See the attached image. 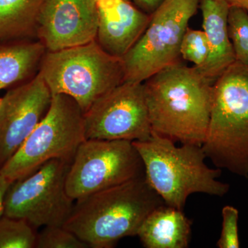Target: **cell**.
I'll return each mask as SVG.
<instances>
[{"mask_svg": "<svg viewBox=\"0 0 248 248\" xmlns=\"http://www.w3.org/2000/svg\"><path fill=\"white\" fill-rule=\"evenodd\" d=\"M46 52L45 46L38 40L0 42V90L35 76Z\"/></svg>", "mask_w": 248, "mask_h": 248, "instance_id": "cell-16", "label": "cell"}, {"mask_svg": "<svg viewBox=\"0 0 248 248\" xmlns=\"http://www.w3.org/2000/svg\"><path fill=\"white\" fill-rule=\"evenodd\" d=\"M37 234L26 220L0 216V248H35Z\"/></svg>", "mask_w": 248, "mask_h": 248, "instance_id": "cell-18", "label": "cell"}, {"mask_svg": "<svg viewBox=\"0 0 248 248\" xmlns=\"http://www.w3.org/2000/svg\"><path fill=\"white\" fill-rule=\"evenodd\" d=\"M71 162L50 160L35 172L13 182L5 195L3 215L26 220L35 229L63 226L76 202L66 187Z\"/></svg>", "mask_w": 248, "mask_h": 248, "instance_id": "cell-8", "label": "cell"}, {"mask_svg": "<svg viewBox=\"0 0 248 248\" xmlns=\"http://www.w3.org/2000/svg\"><path fill=\"white\" fill-rule=\"evenodd\" d=\"M228 30L236 61L248 65V11L231 6L228 16Z\"/></svg>", "mask_w": 248, "mask_h": 248, "instance_id": "cell-19", "label": "cell"}, {"mask_svg": "<svg viewBox=\"0 0 248 248\" xmlns=\"http://www.w3.org/2000/svg\"><path fill=\"white\" fill-rule=\"evenodd\" d=\"M98 22L97 0H46L37 38L46 51L86 45L96 40Z\"/></svg>", "mask_w": 248, "mask_h": 248, "instance_id": "cell-12", "label": "cell"}, {"mask_svg": "<svg viewBox=\"0 0 248 248\" xmlns=\"http://www.w3.org/2000/svg\"><path fill=\"white\" fill-rule=\"evenodd\" d=\"M143 176L144 166L133 142L86 140L68 170L67 193L76 201Z\"/></svg>", "mask_w": 248, "mask_h": 248, "instance_id": "cell-9", "label": "cell"}, {"mask_svg": "<svg viewBox=\"0 0 248 248\" xmlns=\"http://www.w3.org/2000/svg\"><path fill=\"white\" fill-rule=\"evenodd\" d=\"M86 140L146 141L152 129L143 83L124 81L84 113Z\"/></svg>", "mask_w": 248, "mask_h": 248, "instance_id": "cell-10", "label": "cell"}, {"mask_svg": "<svg viewBox=\"0 0 248 248\" xmlns=\"http://www.w3.org/2000/svg\"><path fill=\"white\" fill-rule=\"evenodd\" d=\"M231 6H239L248 11V0H226Z\"/></svg>", "mask_w": 248, "mask_h": 248, "instance_id": "cell-25", "label": "cell"}, {"mask_svg": "<svg viewBox=\"0 0 248 248\" xmlns=\"http://www.w3.org/2000/svg\"><path fill=\"white\" fill-rule=\"evenodd\" d=\"M200 0H164L151 15L143 33L122 58L124 81L143 83L180 62V46Z\"/></svg>", "mask_w": 248, "mask_h": 248, "instance_id": "cell-7", "label": "cell"}, {"mask_svg": "<svg viewBox=\"0 0 248 248\" xmlns=\"http://www.w3.org/2000/svg\"><path fill=\"white\" fill-rule=\"evenodd\" d=\"M52 97L38 73L0 98V170L43 120Z\"/></svg>", "mask_w": 248, "mask_h": 248, "instance_id": "cell-11", "label": "cell"}, {"mask_svg": "<svg viewBox=\"0 0 248 248\" xmlns=\"http://www.w3.org/2000/svg\"><path fill=\"white\" fill-rule=\"evenodd\" d=\"M209 53L210 48L203 31L187 28L180 46V54L183 59L192 62L197 68H201L206 62Z\"/></svg>", "mask_w": 248, "mask_h": 248, "instance_id": "cell-21", "label": "cell"}, {"mask_svg": "<svg viewBox=\"0 0 248 248\" xmlns=\"http://www.w3.org/2000/svg\"><path fill=\"white\" fill-rule=\"evenodd\" d=\"M46 0H0V42L37 40Z\"/></svg>", "mask_w": 248, "mask_h": 248, "instance_id": "cell-17", "label": "cell"}, {"mask_svg": "<svg viewBox=\"0 0 248 248\" xmlns=\"http://www.w3.org/2000/svg\"><path fill=\"white\" fill-rule=\"evenodd\" d=\"M222 230L217 243L218 248H239V210L231 205L222 209Z\"/></svg>", "mask_w": 248, "mask_h": 248, "instance_id": "cell-22", "label": "cell"}, {"mask_svg": "<svg viewBox=\"0 0 248 248\" xmlns=\"http://www.w3.org/2000/svg\"><path fill=\"white\" fill-rule=\"evenodd\" d=\"M164 204L143 176L76 200L63 226L89 248H112Z\"/></svg>", "mask_w": 248, "mask_h": 248, "instance_id": "cell-2", "label": "cell"}, {"mask_svg": "<svg viewBox=\"0 0 248 248\" xmlns=\"http://www.w3.org/2000/svg\"><path fill=\"white\" fill-rule=\"evenodd\" d=\"M99 22L96 41L106 52L123 58L146 30L151 15L131 0H97Z\"/></svg>", "mask_w": 248, "mask_h": 248, "instance_id": "cell-13", "label": "cell"}, {"mask_svg": "<svg viewBox=\"0 0 248 248\" xmlns=\"http://www.w3.org/2000/svg\"><path fill=\"white\" fill-rule=\"evenodd\" d=\"M89 246L64 226H46L37 234L36 248H88Z\"/></svg>", "mask_w": 248, "mask_h": 248, "instance_id": "cell-20", "label": "cell"}, {"mask_svg": "<svg viewBox=\"0 0 248 248\" xmlns=\"http://www.w3.org/2000/svg\"><path fill=\"white\" fill-rule=\"evenodd\" d=\"M203 29L210 53L205 63L198 68L204 76L215 82L227 68L236 62L228 30L231 5L226 0H200Z\"/></svg>", "mask_w": 248, "mask_h": 248, "instance_id": "cell-14", "label": "cell"}, {"mask_svg": "<svg viewBox=\"0 0 248 248\" xmlns=\"http://www.w3.org/2000/svg\"><path fill=\"white\" fill-rule=\"evenodd\" d=\"M143 161L145 177L169 206L184 210L192 194L223 197L230 185L220 182L221 170L205 163L202 146L175 142L153 133L146 141H133Z\"/></svg>", "mask_w": 248, "mask_h": 248, "instance_id": "cell-3", "label": "cell"}, {"mask_svg": "<svg viewBox=\"0 0 248 248\" xmlns=\"http://www.w3.org/2000/svg\"><path fill=\"white\" fill-rule=\"evenodd\" d=\"M137 6L146 14L152 15L164 0H131Z\"/></svg>", "mask_w": 248, "mask_h": 248, "instance_id": "cell-23", "label": "cell"}, {"mask_svg": "<svg viewBox=\"0 0 248 248\" xmlns=\"http://www.w3.org/2000/svg\"><path fill=\"white\" fill-rule=\"evenodd\" d=\"M86 140L84 112L73 98L53 94L43 120L0 170L11 182L27 177L52 159L73 161Z\"/></svg>", "mask_w": 248, "mask_h": 248, "instance_id": "cell-6", "label": "cell"}, {"mask_svg": "<svg viewBox=\"0 0 248 248\" xmlns=\"http://www.w3.org/2000/svg\"><path fill=\"white\" fill-rule=\"evenodd\" d=\"M39 73L52 94L73 98L84 113L99 98L124 81L122 59L108 53L96 40L46 52Z\"/></svg>", "mask_w": 248, "mask_h": 248, "instance_id": "cell-5", "label": "cell"}, {"mask_svg": "<svg viewBox=\"0 0 248 248\" xmlns=\"http://www.w3.org/2000/svg\"><path fill=\"white\" fill-rule=\"evenodd\" d=\"M152 132L202 146L210 122L214 81L179 62L143 82Z\"/></svg>", "mask_w": 248, "mask_h": 248, "instance_id": "cell-1", "label": "cell"}, {"mask_svg": "<svg viewBox=\"0 0 248 248\" xmlns=\"http://www.w3.org/2000/svg\"><path fill=\"white\" fill-rule=\"evenodd\" d=\"M202 147L217 169L248 179V65L235 62L214 82Z\"/></svg>", "mask_w": 248, "mask_h": 248, "instance_id": "cell-4", "label": "cell"}, {"mask_svg": "<svg viewBox=\"0 0 248 248\" xmlns=\"http://www.w3.org/2000/svg\"><path fill=\"white\" fill-rule=\"evenodd\" d=\"M192 224L183 210L164 204L146 217L137 236L146 248H187Z\"/></svg>", "mask_w": 248, "mask_h": 248, "instance_id": "cell-15", "label": "cell"}, {"mask_svg": "<svg viewBox=\"0 0 248 248\" xmlns=\"http://www.w3.org/2000/svg\"><path fill=\"white\" fill-rule=\"evenodd\" d=\"M11 184L12 182H10L0 174V216H1L4 213L5 195H6V192Z\"/></svg>", "mask_w": 248, "mask_h": 248, "instance_id": "cell-24", "label": "cell"}]
</instances>
